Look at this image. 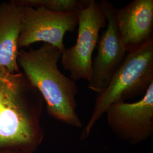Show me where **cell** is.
Segmentation results:
<instances>
[{"mask_svg":"<svg viewBox=\"0 0 153 153\" xmlns=\"http://www.w3.org/2000/svg\"><path fill=\"white\" fill-rule=\"evenodd\" d=\"M43 102L23 73L0 66V149L36 150L43 138Z\"/></svg>","mask_w":153,"mask_h":153,"instance_id":"cell-1","label":"cell"},{"mask_svg":"<svg viewBox=\"0 0 153 153\" xmlns=\"http://www.w3.org/2000/svg\"><path fill=\"white\" fill-rule=\"evenodd\" d=\"M62 52L44 43L38 49H19L17 61L23 74L41 94L50 116L74 127H81L76 112V82L60 71Z\"/></svg>","mask_w":153,"mask_h":153,"instance_id":"cell-2","label":"cell"},{"mask_svg":"<svg viewBox=\"0 0 153 153\" xmlns=\"http://www.w3.org/2000/svg\"><path fill=\"white\" fill-rule=\"evenodd\" d=\"M153 83V38L126 54L106 88L97 94L90 118L83 131L89 133L110 105L143 96Z\"/></svg>","mask_w":153,"mask_h":153,"instance_id":"cell-3","label":"cell"},{"mask_svg":"<svg viewBox=\"0 0 153 153\" xmlns=\"http://www.w3.org/2000/svg\"><path fill=\"white\" fill-rule=\"evenodd\" d=\"M78 35L76 43L62 53L61 62L74 81L90 79L92 57L98 45L99 33L107 26L102 1L88 0L78 12Z\"/></svg>","mask_w":153,"mask_h":153,"instance_id":"cell-4","label":"cell"},{"mask_svg":"<svg viewBox=\"0 0 153 153\" xmlns=\"http://www.w3.org/2000/svg\"><path fill=\"white\" fill-rule=\"evenodd\" d=\"M78 25V12L61 13L43 7L23 6L21 31L18 42V49L43 42L58 48L65 49L64 39L68 32H74Z\"/></svg>","mask_w":153,"mask_h":153,"instance_id":"cell-5","label":"cell"},{"mask_svg":"<svg viewBox=\"0 0 153 153\" xmlns=\"http://www.w3.org/2000/svg\"><path fill=\"white\" fill-rule=\"evenodd\" d=\"M107 18L106 29L97 45V55L92 60L88 88L95 93L103 91L125 60L124 49L116 20V8L108 1H102Z\"/></svg>","mask_w":153,"mask_h":153,"instance_id":"cell-6","label":"cell"},{"mask_svg":"<svg viewBox=\"0 0 153 153\" xmlns=\"http://www.w3.org/2000/svg\"><path fill=\"white\" fill-rule=\"evenodd\" d=\"M109 126L126 138H145L153 129V83L136 102L110 105L105 114Z\"/></svg>","mask_w":153,"mask_h":153,"instance_id":"cell-7","label":"cell"},{"mask_svg":"<svg viewBox=\"0 0 153 153\" xmlns=\"http://www.w3.org/2000/svg\"><path fill=\"white\" fill-rule=\"evenodd\" d=\"M116 20L126 53L153 39V0H133L116 11Z\"/></svg>","mask_w":153,"mask_h":153,"instance_id":"cell-8","label":"cell"},{"mask_svg":"<svg viewBox=\"0 0 153 153\" xmlns=\"http://www.w3.org/2000/svg\"><path fill=\"white\" fill-rule=\"evenodd\" d=\"M22 9L16 0L0 4V66L13 73L21 72L17 57Z\"/></svg>","mask_w":153,"mask_h":153,"instance_id":"cell-9","label":"cell"},{"mask_svg":"<svg viewBox=\"0 0 153 153\" xmlns=\"http://www.w3.org/2000/svg\"><path fill=\"white\" fill-rule=\"evenodd\" d=\"M88 0H16L22 6L34 8L43 7L56 13H76L85 5Z\"/></svg>","mask_w":153,"mask_h":153,"instance_id":"cell-10","label":"cell"},{"mask_svg":"<svg viewBox=\"0 0 153 153\" xmlns=\"http://www.w3.org/2000/svg\"><path fill=\"white\" fill-rule=\"evenodd\" d=\"M0 153H33V152L15 148L0 149Z\"/></svg>","mask_w":153,"mask_h":153,"instance_id":"cell-11","label":"cell"}]
</instances>
